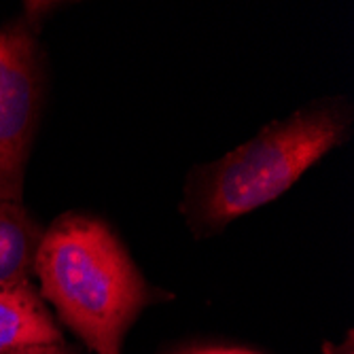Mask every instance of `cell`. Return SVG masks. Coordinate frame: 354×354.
<instances>
[{"instance_id": "6", "label": "cell", "mask_w": 354, "mask_h": 354, "mask_svg": "<svg viewBox=\"0 0 354 354\" xmlns=\"http://www.w3.org/2000/svg\"><path fill=\"white\" fill-rule=\"evenodd\" d=\"M7 354H73L64 348V344L59 346H32V348H21V350H13Z\"/></svg>"}, {"instance_id": "8", "label": "cell", "mask_w": 354, "mask_h": 354, "mask_svg": "<svg viewBox=\"0 0 354 354\" xmlns=\"http://www.w3.org/2000/svg\"><path fill=\"white\" fill-rule=\"evenodd\" d=\"M348 354H352V352H348Z\"/></svg>"}, {"instance_id": "1", "label": "cell", "mask_w": 354, "mask_h": 354, "mask_svg": "<svg viewBox=\"0 0 354 354\" xmlns=\"http://www.w3.org/2000/svg\"><path fill=\"white\" fill-rule=\"evenodd\" d=\"M35 272L62 320L98 354H121L140 310L153 301L130 257L106 225L66 214L43 234Z\"/></svg>"}, {"instance_id": "4", "label": "cell", "mask_w": 354, "mask_h": 354, "mask_svg": "<svg viewBox=\"0 0 354 354\" xmlns=\"http://www.w3.org/2000/svg\"><path fill=\"white\" fill-rule=\"evenodd\" d=\"M59 344L62 333L30 282L0 288V354Z\"/></svg>"}, {"instance_id": "5", "label": "cell", "mask_w": 354, "mask_h": 354, "mask_svg": "<svg viewBox=\"0 0 354 354\" xmlns=\"http://www.w3.org/2000/svg\"><path fill=\"white\" fill-rule=\"evenodd\" d=\"M43 234L21 202L0 200V288L28 282L35 274Z\"/></svg>"}, {"instance_id": "7", "label": "cell", "mask_w": 354, "mask_h": 354, "mask_svg": "<svg viewBox=\"0 0 354 354\" xmlns=\"http://www.w3.org/2000/svg\"><path fill=\"white\" fill-rule=\"evenodd\" d=\"M185 354H257V352L242 350V348H200V350H191Z\"/></svg>"}, {"instance_id": "2", "label": "cell", "mask_w": 354, "mask_h": 354, "mask_svg": "<svg viewBox=\"0 0 354 354\" xmlns=\"http://www.w3.org/2000/svg\"><path fill=\"white\" fill-rule=\"evenodd\" d=\"M346 130L348 113L339 106L301 111L282 123H272L208 170L193 200L196 225L204 230L225 227L280 198L344 140Z\"/></svg>"}, {"instance_id": "3", "label": "cell", "mask_w": 354, "mask_h": 354, "mask_svg": "<svg viewBox=\"0 0 354 354\" xmlns=\"http://www.w3.org/2000/svg\"><path fill=\"white\" fill-rule=\"evenodd\" d=\"M39 45L26 21L0 30V200L21 202L41 111Z\"/></svg>"}]
</instances>
